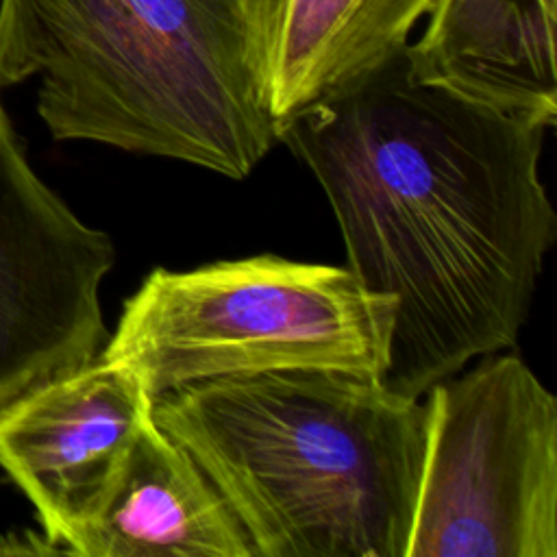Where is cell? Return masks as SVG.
Instances as JSON below:
<instances>
[{"mask_svg":"<svg viewBox=\"0 0 557 557\" xmlns=\"http://www.w3.org/2000/svg\"><path fill=\"white\" fill-rule=\"evenodd\" d=\"M39 78L61 141L248 176L278 141L242 0H0V91Z\"/></svg>","mask_w":557,"mask_h":557,"instance_id":"obj_3","label":"cell"},{"mask_svg":"<svg viewBox=\"0 0 557 557\" xmlns=\"http://www.w3.org/2000/svg\"><path fill=\"white\" fill-rule=\"evenodd\" d=\"M555 15L557 0H433L405 61L426 85L550 131Z\"/></svg>","mask_w":557,"mask_h":557,"instance_id":"obj_9","label":"cell"},{"mask_svg":"<svg viewBox=\"0 0 557 557\" xmlns=\"http://www.w3.org/2000/svg\"><path fill=\"white\" fill-rule=\"evenodd\" d=\"M152 416L226 498L255 557H407L420 398L376 379L276 370L165 392Z\"/></svg>","mask_w":557,"mask_h":557,"instance_id":"obj_2","label":"cell"},{"mask_svg":"<svg viewBox=\"0 0 557 557\" xmlns=\"http://www.w3.org/2000/svg\"><path fill=\"white\" fill-rule=\"evenodd\" d=\"M407 557H557V400L516 352L424 392Z\"/></svg>","mask_w":557,"mask_h":557,"instance_id":"obj_5","label":"cell"},{"mask_svg":"<svg viewBox=\"0 0 557 557\" xmlns=\"http://www.w3.org/2000/svg\"><path fill=\"white\" fill-rule=\"evenodd\" d=\"M546 131L418 81L405 52L278 126L331 202L346 268L394 300L389 389L422 398L516 346L557 235Z\"/></svg>","mask_w":557,"mask_h":557,"instance_id":"obj_1","label":"cell"},{"mask_svg":"<svg viewBox=\"0 0 557 557\" xmlns=\"http://www.w3.org/2000/svg\"><path fill=\"white\" fill-rule=\"evenodd\" d=\"M113 263L111 237L37 174L0 100V405L100 355Z\"/></svg>","mask_w":557,"mask_h":557,"instance_id":"obj_6","label":"cell"},{"mask_svg":"<svg viewBox=\"0 0 557 557\" xmlns=\"http://www.w3.org/2000/svg\"><path fill=\"white\" fill-rule=\"evenodd\" d=\"M81 557H255L248 533L198 461L154 416L102 509L67 542Z\"/></svg>","mask_w":557,"mask_h":557,"instance_id":"obj_10","label":"cell"},{"mask_svg":"<svg viewBox=\"0 0 557 557\" xmlns=\"http://www.w3.org/2000/svg\"><path fill=\"white\" fill-rule=\"evenodd\" d=\"M433 0H242L261 102L278 126L394 61Z\"/></svg>","mask_w":557,"mask_h":557,"instance_id":"obj_8","label":"cell"},{"mask_svg":"<svg viewBox=\"0 0 557 557\" xmlns=\"http://www.w3.org/2000/svg\"><path fill=\"white\" fill-rule=\"evenodd\" d=\"M394 300L346 265L278 255L152 270L124 302L100 357L165 392L276 370L385 376Z\"/></svg>","mask_w":557,"mask_h":557,"instance_id":"obj_4","label":"cell"},{"mask_svg":"<svg viewBox=\"0 0 557 557\" xmlns=\"http://www.w3.org/2000/svg\"><path fill=\"white\" fill-rule=\"evenodd\" d=\"M154 396L126 366L96 357L0 405V468L57 553L102 509L152 418Z\"/></svg>","mask_w":557,"mask_h":557,"instance_id":"obj_7","label":"cell"}]
</instances>
